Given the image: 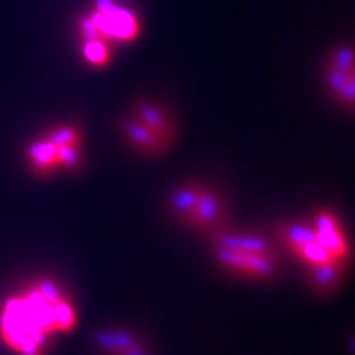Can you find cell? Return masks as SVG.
Listing matches in <instances>:
<instances>
[{
	"mask_svg": "<svg viewBox=\"0 0 355 355\" xmlns=\"http://www.w3.org/2000/svg\"><path fill=\"white\" fill-rule=\"evenodd\" d=\"M327 83H329L332 94L344 105L350 107L354 104V66L350 51H340L331 61Z\"/></svg>",
	"mask_w": 355,
	"mask_h": 355,
	"instance_id": "obj_9",
	"label": "cell"
},
{
	"mask_svg": "<svg viewBox=\"0 0 355 355\" xmlns=\"http://www.w3.org/2000/svg\"><path fill=\"white\" fill-rule=\"evenodd\" d=\"M122 137L135 152L146 157L165 153L175 141V127L171 119L159 105H137L122 122Z\"/></svg>",
	"mask_w": 355,
	"mask_h": 355,
	"instance_id": "obj_5",
	"label": "cell"
},
{
	"mask_svg": "<svg viewBox=\"0 0 355 355\" xmlns=\"http://www.w3.org/2000/svg\"><path fill=\"white\" fill-rule=\"evenodd\" d=\"M92 344L101 355H150L146 344L125 327H104L92 334Z\"/></svg>",
	"mask_w": 355,
	"mask_h": 355,
	"instance_id": "obj_7",
	"label": "cell"
},
{
	"mask_svg": "<svg viewBox=\"0 0 355 355\" xmlns=\"http://www.w3.org/2000/svg\"><path fill=\"white\" fill-rule=\"evenodd\" d=\"M212 255L230 273L248 279H270L278 272L272 243L254 232H219L212 239Z\"/></svg>",
	"mask_w": 355,
	"mask_h": 355,
	"instance_id": "obj_2",
	"label": "cell"
},
{
	"mask_svg": "<svg viewBox=\"0 0 355 355\" xmlns=\"http://www.w3.org/2000/svg\"><path fill=\"white\" fill-rule=\"evenodd\" d=\"M78 324L73 301L55 279L38 278L0 303V344L13 355H46Z\"/></svg>",
	"mask_w": 355,
	"mask_h": 355,
	"instance_id": "obj_1",
	"label": "cell"
},
{
	"mask_svg": "<svg viewBox=\"0 0 355 355\" xmlns=\"http://www.w3.org/2000/svg\"><path fill=\"white\" fill-rule=\"evenodd\" d=\"M171 214L199 232H219L225 222L224 201L206 184L186 183L176 186L168 198Z\"/></svg>",
	"mask_w": 355,
	"mask_h": 355,
	"instance_id": "obj_4",
	"label": "cell"
},
{
	"mask_svg": "<svg viewBox=\"0 0 355 355\" xmlns=\"http://www.w3.org/2000/svg\"><path fill=\"white\" fill-rule=\"evenodd\" d=\"M279 239L290 248L291 254L304 265L306 272L314 273L326 268H345L347 261L336 259L327 250L309 220L288 222L279 227Z\"/></svg>",
	"mask_w": 355,
	"mask_h": 355,
	"instance_id": "obj_6",
	"label": "cell"
},
{
	"mask_svg": "<svg viewBox=\"0 0 355 355\" xmlns=\"http://www.w3.org/2000/svg\"><path fill=\"white\" fill-rule=\"evenodd\" d=\"M314 230L319 235L324 245L331 252L336 259L349 261L350 248L347 237H345L343 224L331 211H318L316 214L309 219Z\"/></svg>",
	"mask_w": 355,
	"mask_h": 355,
	"instance_id": "obj_8",
	"label": "cell"
},
{
	"mask_svg": "<svg viewBox=\"0 0 355 355\" xmlns=\"http://www.w3.org/2000/svg\"><path fill=\"white\" fill-rule=\"evenodd\" d=\"M83 135L78 127L60 123L30 141L25 148V163L38 176L73 171L81 165Z\"/></svg>",
	"mask_w": 355,
	"mask_h": 355,
	"instance_id": "obj_3",
	"label": "cell"
}]
</instances>
